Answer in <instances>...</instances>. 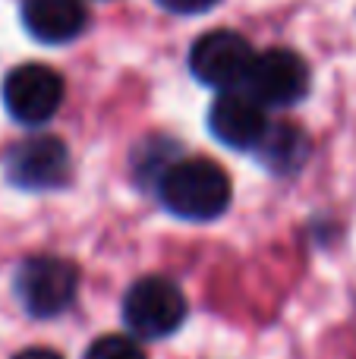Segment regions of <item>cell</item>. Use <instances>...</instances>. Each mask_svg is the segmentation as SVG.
Masks as SVG:
<instances>
[{
    "mask_svg": "<svg viewBox=\"0 0 356 359\" xmlns=\"http://www.w3.org/2000/svg\"><path fill=\"white\" fill-rule=\"evenodd\" d=\"M256 155L271 174H296L309 158V139L290 123L268 126L262 142L256 145Z\"/></svg>",
    "mask_w": 356,
    "mask_h": 359,
    "instance_id": "cell-10",
    "label": "cell"
},
{
    "mask_svg": "<svg viewBox=\"0 0 356 359\" xmlns=\"http://www.w3.org/2000/svg\"><path fill=\"white\" fill-rule=\"evenodd\" d=\"M22 25L44 44H67L85 29L82 0H25Z\"/></svg>",
    "mask_w": 356,
    "mask_h": 359,
    "instance_id": "cell-9",
    "label": "cell"
},
{
    "mask_svg": "<svg viewBox=\"0 0 356 359\" xmlns=\"http://www.w3.org/2000/svg\"><path fill=\"white\" fill-rule=\"evenodd\" d=\"M4 170H6V180L13 186H19V189H29V192L60 189L69 180V151L54 136L25 139V142H19L6 155Z\"/></svg>",
    "mask_w": 356,
    "mask_h": 359,
    "instance_id": "cell-7",
    "label": "cell"
},
{
    "mask_svg": "<svg viewBox=\"0 0 356 359\" xmlns=\"http://www.w3.org/2000/svg\"><path fill=\"white\" fill-rule=\"evenodd\" d=\"M252 48L243 35L227 29H214L202 35L189 50V69L199 82L231 92L233 86L246 82V73L252 67Z\"/></svg>",
    "mask_w": 356,
    "mask_h": 359,
    "instance_id": "cell-6",
    "label": "cell"
},
{
    "mask_svg": "<svg viewBox=\"0 0 356 359\" xmlns=\"http://www.w3.org/2000/svg\"><path fill=\"white\" fill-rule=\"evenodd\" d=\"M158 4H161L164 10H170V13H180V16H193V13L212 10L218 0H158Z\"/></svg>",
    "mask_w": 356,
    "mask_h": 359,
    "instance_id": "cell-12",
    "label": "cell"
},
{
    "mask_svg": "<svg viewBox=\"0 0 356 359\" xmlns=\"http://www.w3.org/2000/svg\"><path fill=\"white\" fill-rule=\"evenodd\" d=\"M246 88L256 104H296L309 92V67L300 54L287 48H271L252 57V67L246 73Z\"/></svg>",
    "mask_w": 356,
    "mask_h": 359,
    "instance_id": "cell-5",
    "label": "cell"
},
{
    "mask_svg": "<svg viewBox=\"0 0 356 359\" xmlns=\"http://www.w3.org/2000/svg\"><path fill=\"white\" fill-rule=\"evenodd\" d=\"M79 271L73 262L57 255H35L16 271V297L35 318H54L73 303Z\"/></svg>",
    "mask_w": 356,
    "mask_h": 359,
    "instance_id": "cell-2",
    "label": "cell"
},
{
    "mask_svg": "<svg viewBox=\"0 0 356 359\" xmlns=\"http://www.w3.org/2000/svg\"><path fill=\"white\" fill-rule=\"evenodd\" d=\"M13 359H60L54 353V350H44V347H35V350H22L19 356H13Z\"/></svg>",
    "mask_w": 356,
    "mask_h": 359,
    "instance_id": "cell-13",
    "label": "cell"
},
{
    "mask_svg": "<svg viewBox=\"0 0 356 359\" xmlns=\"http://www.w3.org/2000/svg\"><path fill=\"white\" fill-rule=\"evenodd\" d=\"M4 107L25 126L48 123L63 104V79L44 63H22L4 79Z\"/></svg>",
    "mask_w": 356,
    "mask_h": 359,
    "instance_id": "cell-4",
    "label": "cell"
},
{
    "mask_svg": "<svg viewBox=\"0 0 356 359\" xmlns=\"http://www.w3.org/2000/svg\"><path fill=\"white\" fill-rule=\"evenodd\" d=\"M186 318V297L167 278H142L123 297V322L139 337H167Z\"/></svg>",
    "mask_w": 356,
    "mask_h": 359,
    "instance_id": "cell-3",
    "label": "cell"
},
{
    "mask_svg": "<svg viewBox=\"0 0 356 359\" xmlns=\"http://www.w3.org/2000/svg\"><path fill=\"white\" fill-rule=\"evenodd\" d=\"M85 359H145V353L139 350L136 341H130V337L107 334V337H98V341L88 347Z\"/></svg>",
    "mask_w": 356,
    "mask_h": 359,
    "instance_id": "cell-11",
    "label": "cell"
},
{
    "mask_svg": "<svg viewBox=\"0 0 356 359\" xmlns=\"http://www.w3.org/2000/svg\"><path fill=\"white\" fill-rule=\"evenodd\" d=\"M208 126L218 142L231 145V149H256L262 142L268 120H265V107L256 104L249 95L243 92H221L214 98L212 111H208Z\"/></svg>",
    "mask_w": 356,
    "mask_h": 359,
    "instance_id": "cell-8",
    "label": "cell"
},
{
    "mask_svg": "<svg viewBox=\"0 0 356 359\" xmlns=\"http://www.w3.org/2000/svg\"><path fill=\"white\" fill-rule=\"evenodd\" d=\"M158 198L183 221H214L231 205V180L221 164L208 158H186L164 168L158 180Z\"/></svg>",
    "mask_w": 356,
    "mask_h": 359,
    "instance_id": "cell-1",
    "label": "cell"
}]
</instances>
